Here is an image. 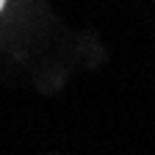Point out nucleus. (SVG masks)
Masks as SVG:
<instances>
[{"label":"nucleus","mask_w":155,"mask_h":155,"mask_svg":"<svg viewBox=\"0 0 155 155\" xmlns=\"http://www.w3.org/2000/svg\"><path fill=\"white\" fill-rule=\"evenodd\" d=\"M3 6H6V0H0V11H3Z\"/></svg>","instance_id":"1"}]
</instances>
